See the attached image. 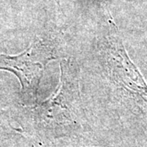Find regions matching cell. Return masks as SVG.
Masks as SVG:
<instances>
[{
  "instance_id": "1",
  "label": "cell",
  "mask_w": 147,
  "mask_h": 147,
  "mask_svg": "<svg viewBox=\"0 0 147 147\" xmlns=\"http://www.w3.org/2000/svg\"><path fill=\"white\" fill-rule=\"evenodd\" d=\"M80 115L78 65L72 60H63L57 89L38 105L37 120L43 129L61 135L78 126Z\"/></svg>"
},
{
  "instance_id": "4",
  "label": "cell",
  "mask_w": 147,
  "mask_h": 147,
  "mask_svg": "<svg viewBox=\"0 0 147 147\" xmlns=\"http://www.w3.org/2000/svg\"><path fill=\"white\" fill-rule=\"evenodd\" d=\"M85 147H107V146H85Z\"/></svg>"
},
{
  "instance_id": "3",
  "label": "cell",
  "mask_w": 147,
  "mask_h": 147,
  "mask_svg": "<svg viewBox=\"0 0 147 147\" xmlns=\"http://www.w3.org/2000/svg\"><path fill=\"white\" fill-rule=\"evenodd\" d=\"M57 57L54 43L44 40L37 41L19 55H0V69L14 74L21 83L22 93L27 100L35 102L47 63Z\"/></svg>"
},
{
  "instance_id": "2",
  "label": "cell",
  "mask_w": 147,
  "mask_h": 147,
  "mask_svg": "<svg viewBox=\"0 0 147 147\" xmlns=\"http://www.w3.org/2000/svg\"><path fill=\"white\" fill-rule=\"evenodd\" d=\"M108 75L130 111L147 128V84L127 56L123 43L110 39L102 46Z\"/></svg>"
}]
</instances>
